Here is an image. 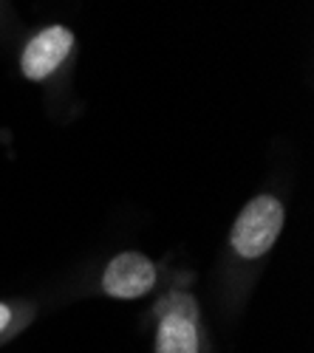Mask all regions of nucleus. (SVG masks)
<instances>
[{
	"label": "nucleus",
	"instance_id": "f03ea898",
	"mask_svg": "<svg viewBox=\"0 0 314 353\" xmlns=\"http://www.w3.org/2000/svg\"><path fill=\"white\" fill-rule=\"evenodd\" d=\"M148 319L153 353H215L202 303L190 285H167L156 297Z\"/></svg>",
	"mask_w": 314,
	"mask_h": 353
},
{
	"label": "nucleus",
	"instance_id": "20e7f679",
	"mask_svg": "<svg viewBox=\"0 0 314 353\" xmlns=\"http://www.w3.org/2000/svg\"><path fill=\"white\" fill-rule=\"evenodd\" d=\"M74 48H77V37L68 26H63V23L43 26L40 32H35L20 48L17 68L28 82L46 85L71 63Z\"/></svg>",
	"mask_w": 314,
	"mask_h": 353
},
{
	"label": "nucleus",
	"instance_id": "7ed1b4c3",
	"mask_svg": "<svg viewBox=\"0 0 314 353\" xmlns=\"http://www.w3.org/2000/svg\"><path fill=\"white\" fill-rule=\"evenodd\" d=\"M161 288V266L148 257L145 252L125 249L105 260V266L97 272V280L91 285V294L119 303H136L145 300Z\"/></svg>",
	"mask_w": 314,
	"mask_h": 353
},
{
	"label": "nucleus",
	"instance_id": "39448f33",
	"mask_svg": "<svg viewBox=\"0 0 314 353\" xmlns=\"http://www.w3.org/2000/svg\"><path fill=\"white\" fill-rule=\"evenodd\" d=\"M40 308L32 300H0V345L20 336L37 319Z\"/></svg>",
	"mask_w": 314,
	"mask_h": 353
},
{
	"label": "nucleus",
	"instance_id": "f257e3e1",
	"mask_svg": "<svg viewBox=\"0 0 314 353\" xmlns=\"http://www.w3.org/2000/svg\"><path fill=\"white\" fill-rule=\"evenodd\" d=\"M286 207L275 192H258L244 203L230 234H226V254L221 263L218 297L224 314H238L252 291L255 274L280 241Z\"/></svg>",
	"mask_w": 314,
	"mask_h": 353
}]
</instances>
